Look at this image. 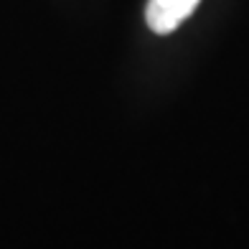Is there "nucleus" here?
Returning <instances> with one entry per match:
<instances>
[{"mask_svg": "<svg viewBox=\"0 0 249 249\" xmlns=\"http://www.w3.org/2000/svg\"><path fill=\"white\" fill-rule=\"evenodd\" d=\"M198 3L201 0H148L145 20H148L150 31H155L158 36H165L183 23Z\"/></svg>", "mask_w": 249, "mask_h": 249, "instance_id": "obj_1", "label": "nucleus"}]
</instances>
